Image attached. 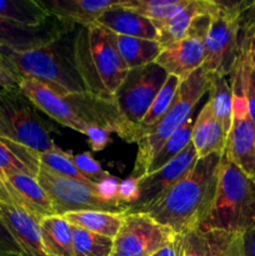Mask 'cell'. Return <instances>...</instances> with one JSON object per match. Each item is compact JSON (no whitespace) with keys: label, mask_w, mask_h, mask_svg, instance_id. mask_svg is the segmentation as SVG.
<instances>
[{"label":"cell","mask_w":255,"mask_h":256,"mask_svg":"<svg viewBox=\"0 0 255 256\" xmlns=\"http://www.w3.org/2000/svg\"><path fill=\"white\" fill-rule=\"evenodd\" d=\"M255 225V182L222 155L212 208L198 229L244 234Z\"/></svg>","instance_id":"5b68a950"},{"label":"cell","mask_w":255,"mask_h":256,"mask_svg":"<svg viewBox=\"0 0 255 256\" xmlns=\"http://www.w3.org/2000/svg\"><path fill=\"white\" fill-rule=\"evenodd\" d=\"M110 32L118 52L129 70L154 62L162 50V45L155 40L124 36L112 32Z\"/></svg>","instance_id":"d4e9b609"},{"label":"cell","mask_w":255,"mask_h":256,"mask_svg":"<svg viewBox=\"0 0 255 256\" xmlns=\"http://www.w3.org/2000/svg\"><path fill=\"white\" fill-rule=\"evenodd\" d=\"M198 160L196 152L190 142L175 159L168 162L158 172L146 174L139 179V200L128 214L140 212L142 209L159 199L168 190L172 189L179 180H182L192 170Z\"/></svg>","instance_id":"4fadbf2b"},{"label":"cell","mask_w":255,"mask_h":256,"mask_svg":"<svg viewBox=\"0 0 255 256\" xmlns=\"http://www.w3.org/2000/svg\"><path fill=\"white\" fill-rule=\"evenodd\" d=\"M249 0H212L210 24L205 35L204 68L212 74L228 76L236 65L252 56V44L242 38L240 12Z\"/></svg>","instance_id":"8992f818"},{"label":"cell","mask_w":255,"mask_h":256,"mask_svg":"<svg viewBox=\"0 0 255 256\" xmlns=\"http://www.w3.org/2000/svg\"><path fill=\"white\" fill-rule=\"evenodd\" d=\"M138 200H139V179H135L129 175L125 179L120 180L119 189H118V202L130 209L136 204Z\"/></svg>","instance_id":"e575fe53"},{"label":"cell","mask_w":255,"mask_h":256,"mask_svg":"<svg viewBox=\"0 0 255 256\" xmlns=\"http://www.w3.org/2000/svg\"><path fill=\"white\" fill-rule=\"evenodd\" d=\"M222 256H244V250H242V234H238L232 238L230 244L228 245Z\"/></svg>","instance_id":"b9f144b4"},{"label":"cell","mask_w":255,"mask_h":256,"mask_svg":"<svg viewBox=\"0 0 255 256\" xmlns=\"http://www.w3.org/2000/svg\"><path fill=\"white\" fill-rule=\"evenodd\" d=\"M212 0H189L186 6L166 22L156 25L158 42L162 48L180 42L186 36L192 20L202 14H209Z\"/></svg>","instance_id":"7402d4cb"},{"label":"cell","mask_w":255,"mask_h":256,"mask_svg":"<svg viewBox=\"0 0 255 256\" xmlns=\"http://www.w3.org/2000/svg\"><path fill=\"white\" fill-rule=\"evenodd\" d=\"M252 60L255 65V39L254 42H252Z\"/></svg>","instance_id":"ee69618b"},{"label":"cell","mask_w":255,"mask_h":256,"mask_svg":"<svg viewBox=\"0 0 255 256\" xmlns=\"http://www.w3.org/2000/svg\"><path fill=\"white\" fill-rule=\"evenodd\" d=\"M189 0H119L120 6L146 18L154 26L174 16Z\"/></svg>","instance_id":"83f0119b"},{"label":"cell","mask_w":255,"mask_h":256,"mask_svg":"<svg viewBox=\"0 0 255 256\" xmlns=\"http://www.w3.org/2000/svg\"><path fill=\"white\" fill-rule=\"evenodd\" d=\"M110 134L112 132L105 128L92 125L86 128L84 135L88 138V144L92 152H102L108 146V144L112 142Z\"/></svg>","instance_id":"8d00e7d4"},{"label":"cell","mask_w":255,"mask_h":256,"mask_svg":"<svg viewBox=\"0 0 255 256\" xmlns=\"http://www.w3.org/2000/svg\"><path fill=\"white\" fill-rule=\"evenodd\" d=\"M222 155L214 152L198 159L182 180L140 212L176 235L198 229L214 202Z\"/></svg>","instance_id":"6da1fadb"},{"label":"cell","mask_w":255,"mask_h":256,"mask_svg":"<svg viewBox=\"0 0 255 256\" xmlns=\"http://www.w3.org/2000/svg\"><path fill=\"white\" fill-rule=\"evenodd\" d=\"M79 25L52 16L40 26H26L0 16V46L29 50L50 44L62 35L76 29Z\"/></svg>","instance_id":"5bb4252c"},{"label":"cell","mask_w":255,"mask_h":256,"mask_svg":"<svg viewBox=\"0 0 255 256\" xmlns=\"http://www.w3.org/2000/svg\"><path fill=\"white\" fill-rule=\"evenodd\" d=\"M18 256H19V255H18Z\"/></svg>","instance_id":"c3c4849f"},{"label":"cell","mask_w":255,"mask_h":256,"mask_svg":"<svg viewBox=\"0 0 255 256\" xmlns=\"http://www.w3.org/2000/svg\"><path fill=\"white\" fill-rule=\"evenodd\" d=\"M209 24V14H202L195 18L186 36L180 42L162 48L154 62L169 75H174L180 80L186 79L192 72L204 66L206 56L204 40Z\"/></svg>","instance_id":"7c38bea8"},{"label":"cell","mask_w":255,"mask_h":256,"mask_svg":"<svg viewBox=\"0 0 255 256\" xmlns=\"http://www.w3.org/2000/svg\"><path fill=\"white\" fill-rule=\"evenodd\" d=\"M0 256H18V255H9V254H5V252H0Z\"/></svg>","instance_id":"bcb514c9"},{"label":"cell","mask_w":255,"mask_h":256,"mask_svg":"<svg viewBox=\"0 0 255 256\" xmlns=\"http://www.w3.org/2000/svg\"><path fill=\"white\" fill-rule=\"evenodd\" d=\"M245 96H246L248 114L255 126V65L252 58L245 69Z\"/></svg>","instance_id":"d590c367"},{"label":"cell","mask_w":255,"mask_h":256,"mask_svg":"<svg viewBox=\"0 0 255 256\" xmlns=\"http://www.w3.org/2000/svg\"><path fill=\"white\" fill-rule=\"evenodd\" d=\"M20 82L16 74L12 70V68L6 64L0 55V89H12L19 86Z\"/></svg>","instance_id":"ab89813d"},{"label":"cell","mask_w":255,"mask_h":256,"mask_svg":"<svg viewBox=\"0 0 255 256\" xmlns=\"http://www.w3.org/2000/svg\"><path fill=\"white\" fill-rule=\"evenodd\" d=\"M0 218L22 252V256H49L42 239L39 222L24 210L0 202Z\"/></svg>","instance_id":"2e32d148"},{"label":"cell","mask_w":255,"mask_h":256,"mask_svg":"<svg viewBox=\"0 0 255 256\" xmlns=\"http://www.w3.org/2000/svg\"><path fill=\"white\" fill-rule=\"evenodd\" d=\"M169 76L156 62L130 69L114 95L119 114L116 134L125 142H138V130L150 105Z\"/></svg>","instance_id":"9c48e42d"},{"label":"cell","mask_w":255,"mask_h":256,"mask_svg":"<svg viewBox=\"0 0 255 256\" xmlns=\"http://www.w3.org/2000/svg\"><path fill=\"white\" fill-rule=\"evenodd\" d=\"M180 82H182V80L179 78L174 76V75H169L166 78L164 85L162 86L160 92H158L152 104L150 105L146 115L144 116L142 122H140L139 130H138V142L162 120V118L164 116L165 112H168L169 106L172 105V102L174 99L175 94H176Z\"/></svg>","instance_id":"f546056e"},{"label":"cell","mask_w":255,"mask_h":256,"mask_svg":"<svg viewBox=\"0 0 255 256\" xmlns=\"http://www.w3.org/2000/svg\"><path fill=\"white\" fill-rule=\"evenodd\" d=\"M126 212H74L62 215L72 226L88 230L114 240L124 222Z\"/></svg>","instance_id":"cb8c5ba5"},{"label":"cell","mask_w":255,"mask_h":256,"mask_svg":"<svg viewBox=\"0 0 255 256\" xmlns=\"http://www.w3.org/2000/svg\"><path fill=\"white\" fill-rule=\"evenodd\" d=\"M74 50L86 92L102 99H114L129 68L118 52L110 30L98 24L78 26Z\"/></svg>","instance_id":"277c9868"},{"label":"cell","mask_w":255,"mask_h":256,"mask_svg":"<svg viewBox=\"0 0 255 256\" xmlns=\"http://www.w3.org/2000/svg\"><path fill=\"white\" fill-rule=\"evenodd\" d=\"M42 239L49 256H74L72 226L59 215H52L39 222Z\"/></svg>","instance_id":"484cf974"},{"label":"cell","mask_w":255,"mask_h":256,"mask_svg":"<svg viewBox=\"0 0 255 256\" xmlns=\"http://www.w3.org/2000/svg\"><path fill=\"white\" fill-rule=\"evenodd\" d=\"M192 125H194V120L192 116H190L186 120L184 125L180 129H178L166 142H164L159 152H156L154 158H152V162H150L149 168H148L146 174H152V172H158L162 169V166L172 162V159L178 156L188 145L192 142ZM145 174V175H146Z\"/></svg>","instance_id":"4dcf8cb0"},{"label":"cell","mask_w":255,"mask_h":256,"mask_svg":"<svg viewBox=\"0 0 255 256\" xmlns=\"http://www.w3.org/2000/svg\"><path fill=\"white\" fill-rule=\"evenodd\" d=\"M120 179L112 176V174L102 179L96 184V192L102 199L106 202H118V189H119ZM122 204V202H120Z\"/></svg>","instance_id":"74e56055"},{"label":"cell","mask_w":255,"mask_h":256,"mask_svg":"<svg viewBox=\"0 0 255 256\" xmlns=\"http://www.w3.org/2000/svg\"><path fill=\"white\" fill-rule=\"evenodd\" d=\"M244 256H255V225L242 234Z\"/></svg>","instance_id":"60d3db41"},{"label":"cell","mask_w":255,"mask_h":256,"mask_svg":"<svg viewBox=\"0 0 255 256\" xmlns=\"http://www.w3.org/2000/svg\"><path fill=\"white\" fill-rule=\"evenodd\" d=\"M72 162L85 178H88L90 182H95V184H98L110 175L109 172L102 169L99 162L95 160V158L89 152L72 155Z\"/></svg>","instance_id":"836d02e7"},{"label":"cell","mask_w":255,"mask_h":256,"mask_svg":"<svg viewBox=\"0 0 255 256\" xmlns=\"http://www.w3.org/2000/svg\"><path fill=\"white\" fill-rule=\"evenodd\" d=\"M19 89L49 119L80 134H85L86 128L92 125L105 128L110 132L119 129V114L112 100L88 92L64 94L30 79H22Z\"/></svg>","instance_id":"3957f363"},{"label":"cell","mask_w":255,"mask_h":256,"mask_svg":"<svg viewBox=\"0 0 255 256\" xmlns=\"http://www.w3.org/2000/svg\"><path fill=\"white\" fill-rule=\"evenodd\" d=\"M176 234L144 212L125 216L114 238L112 256H152L172 242Z\"/></svg>","instance_id":"8fae6325"},{"label":"cell","mask_w":255,"mask_h":256,"mask_svg":"<svg viewBox=\"0 0 255 256\" xmlns=\"http://www.w3.org/2000/svg\"><path fill=\"white\" fill-rule=\"evenodd\" d=\"M152 256H180V246H179V235H176L172 242L165 245L162 249L155 252Z\"/></svg>","instance_id":"7bdbcfd3"},{"label":"cell","mask_w":255,"mask_h":256,"mask_svg":"<svg viewBox=\"0 0 255 256\" xmlns=\"http://www.w3.org/2000/svg\"><path fill=\"white\" fill-rule=\"evenodd\" d=\"M0 16L26 26H40L52 15L36 0H0Z\"/></svg>","instance_id":"4316f807"},{"label":"cell","mask_w":255,"mask_h":256,"mask_svg":"<svg viewBox=\"0 0 255 256\" xmlns=\"http://www.w3.org/2000/svg\"><path fill=\"white\" fill-rule=\"evenodd\" d=\"M224 156L248 176L255 178V126L249 115L232 118Z\"/></svg>","instance_id":"e0dca14e"},{"label":"cell","mask_w":255,"mask_h":256,"mask_svg":"<svg viewBox=\"0 0 255 256\" xmlns=\"http://www.w3.org/2000/svg\"><path fill=\"white\" fill-rule=\"evenodd\" d=\"M56 129L19 86L0 89V138L42 154L59 149L52 138Z\"/></svg>","instance_id":"ba28073f"},{"label":"cell","mask_w":255,"mask_h":256,"mask_svg":"<svg viewBox=\"0 0 255 256\" xmlns=\"http://www.w3.org/2000/svg\"><path fill=\"white\" fill-rule=\"evenodd\" d=\"M4 188L12 204L24 210L35 222H40L45 218L55 215L52 202L36 178L20 172L8 175Z\"/></svg>","instance_id":"9a60e30c"},{"label":"cell","mask_w":255,"mask_h":256,"mask_svg":"<svg viewBox=\"0 0 255 256\" xmlns=\"http://www.w3.org/2000/svg\"><path fill=\"white\" fill-rule=\"evenodd\" d=\"M234 236L220 230H190L179 235L180 256H222Z\"/></svg>","instance_id":"603a6c76"},{"label":"cell","mask_w":255,"mask_h":256,"mask_svg":"<svg viewBox=\"0 0 255 256\" xmlns=\"http://www.w3.org/2000/svg\"><path fill=\"white\" fill-rule=\"evenodd\" d=\"M208 94V102L212 105V114L219 120L228 136L232 122V92L229 78L212 74V86Z\"/></svg>","instance_id":"f1b7e54d"},{"label":"cell","mask_w":255,"mask_h":256,"mask_svg":"<svg viewBox=\"0 0 255 256\" xmlns=\"http://www.w3.org/2000/svg\"><path fill=\"white\" fill-rule=\"evenodd\" d=\"M112 239L72 226L74 256H112Z\"/></svg>","instance_id":"d6a6232c"},{"label":"cell","mask_w":255,"mask_h":256,"mask_svg":"<svg viewBox=\"0 0 255 256\" xmlns=\"http://www.w3.org/2000/svg\"><path fill=\"white\" fill-rule=\"evenodd\" d=\"M212 82V74L204 66L192 72L186 79L182 80L172 105L162 120L136 142L138 152L132 172V178L140 179L146 174L152 158L164 142L192 116L195 106L199 104L202 96L209 92Z\"/></svg>","instance_id":"52a82bcc"},{"label":"cell","mask_w":255,"mask_h":256,"mask_svg":"<svg viewBox=\"0 0 255 256\" xmlns=\"http://www.w3.org/2000/svg\"><path fill=\"white\" fill-rule=\"evenodd\" d=\"M0 252L9 255H19L22 256V252L18 245L16 240L12 238L8 228L5 226L4 222L0 218Z\"/></svg>","instance_id":"f35d334b"},{"label":"cell","mask_w":255,"mask_h":256,"mask_svg":"<svg viewBox=\"0 0 255 256\" xmlns=\"http://www.w3.org/2000/svg\"><path fill=\"white\" fill-rule=\"evenodd\" d=\"M0 202H5V198L2 196V192H0Z\"/></svg>","instance_id":"f6af8a7d"},{"label":"cell","mask_w":255,"mask_h":256,"mask_svg":"<svg viewBox=\"0 0 255 256\" xmlns=\"http://www.w3.org/2000/svg\"><path fill=\"white\" fill-rule=\"evenodd\" d=\"M96 24L115 34L158 42V32L154 24L146 18L120 6L119 0L100 15Z\"/></svg>","instance_id":"d6986e66"},{"label":"cell","mask_w":255,"mask_h":256,"mask_svg":"<svg viewBox=\"0 0 255 256\" xmlns=\"http://www.w3.org/2000/svg\"><path fill=\"white\" fill-rule=\"evenodd\" d=\"M38 160H39L40 166L45 168L49 172L60 175V176L68 178V179L78 180V182L89 185V186L94 188L96 190V184L90 182L88 178H85L75 166V164L72 162V154H70V152H64L59 148L54 152L38 154Z\"/></svg>","instance_id":"1f68e13d"},{"label":"cell","mask_w":255,"mask_h":256,"mask_svg":"<svg viewBox=\"0 0 255 256\" xmlns=\"http://www.w3.org/2000/svg\"><path fill=\"white\" fill-rule=\"evenodd\" d=\"M39 165L38 152L0 138V192L8 204H12V200L4 188L5 178L16 172L36 178Z\"/></svg>","instance_id":"44dd1931"},{"label":"cell","mask_w":255,"mask_h":256,"mask_svg":"<svg viewBox=\"0 0 255 256\" xmlns=\"http://www.w3.org/2000/svg\"><path fill=\"white\" fill-rule=\"evenodd\" d=\"M254 182H255V178H254Z\"/></svg>","instance_id":"7dc6e473"},{"label":"cell","mask_w":255,"mask_h":256,"mask_svg":"<svg viewBox=\"0 0 255 256\" xmlns=\"http://www.w3.org/2000/svg\"><path fill=\"white\" fill-rule=\"evenodd\" d=\"M36 180L49 196L55 215L59 216L74 212H128L129 209L119 202L102 199L89 185L60 176L40 165Z\"/></svg>","instance_id":"30bf717a"},{"label":"cell","mask_w":255,"mask_h":256,"mask_svg":"<svg viewBox=\"0 0 255 256\" xmlns=\"http://www.w3.org/2000/svg\"><path fill=\"white\" fill-rule=\"evenodd\" d=\"M50 15L79 26L96 24L100 15L116 0H36Z\"/></svg>","instance_id":"ac0fdd59"},{"label":"cell","mask_w":255,"mask_h":256,"mask_svg":"<svg viewBox=\"0 0 255 256\" xmlns=\"http://www.w3.org/2000/svg\"><path fill=\"white\" fill-rule=\"evenodd\" d=\"M192 142L196 152L198 159L214 152L224 154L226 144V132L212 114V105L206 102L198 114L192 125Z\"/></svg>","instance_id":"ffe728a7"},{"label":"cell","mask_w":255,"mask_h":256,"mask_svg":"<svg viewBox=\"0 0 255 256\" xmlns=\"http://www.w3.org/2000/svg\"><path fill=\"white\" fill-rule=\"evenodd\" d=\"M76 32L78 28L50 44L29 50L0 46V55L20 80H36L64 94L85 92L75 62Z\"/></svg>","instance_id":"7a4b0ae2"}]
</instances>
